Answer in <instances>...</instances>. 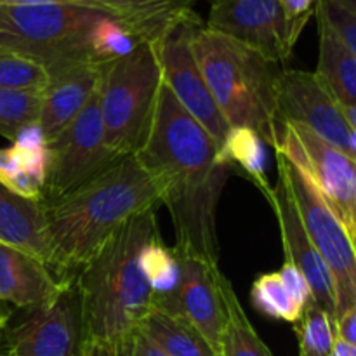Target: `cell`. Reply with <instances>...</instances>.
Instances as JSON below:
<instances>
[{
  "label": "cell",
  "instance_id": "6da1fadb",
  "mask_svg": "<svg viewBox=\"0 0 356 356\" xmlns=\"http://www.w3.org/2000/svg\"><path fill=\"white\" fill-rule=\"evenodd\" d=\"M218 145L162 82L152 124L134 153L165 205L181 256L219 266L218 205L229 169Z\"/></svg>",
  "mask_w": 356,
  "mask_h": 356
},
{
  "label": "cell",
  "instance_id": "7a4b0ae2",
  "mask_svg": "<svg viewBox=\"0 0 356 356\" xmlns=\"http://www.w3.org/2000/svg\"><path fill=\"white\" fill-rule=\"evenodd\" d=\"M156 233V209L134 216L75 277L86 356H129L132 339L153 305L141 252Z\"/></svg>",
  "mask_w": 356,
  "mask_h": 356
},
{
  "label": "cell",
  "instance_id": "3957f363",
  "mask_svg": "<svg viewBox=\"0 0 356 356\" xmlns=\"http://www.w3.org/2000/svg\"><path fill=\"white\" fill-rule=\"evenodd\" d=\"M159 204L155 183L132 153L66 197L44 205L51 271L59 280H73L117 229Z\"/></svg>",
  "mask_w": 356,
  "mask_h": 356
},
{
  "label": "cell",
  "instance_id": "277c9868",
  "mask_svg": "<svg viewBox=\"0 0 356 356\" xmlns=\"http://www.w3.org/2000/svg\"><path fill=\"white\" fill-rule=\"evenodd\" d=\"M139 42L120 21L92 7L0 6V51L37 63L49 76L79 65L104 68Z\"/></svg>",
  "mask_w": 356,
  "mask_h": 356
},
{
  "label": "cell",
  "instance_id": "5b68a950",
  "mask_svg": "<svg viewBox=\"0 0 356 356\" xmlns=\"http://www.w3.org/2000/svg\"><path fill=\"white\" fill-rule=\"evenodd\" d=\"M191 52L212 99L229 127H249L270 146L277 141L275 87L280 70L259 52L198 24Z\"/></svg>",
  "mask_w": 356,
  "mask_h": 356
},
{
  "label": "cell",
  "instance_id": "8992f818",
  "mask_svg": "<svg viewBox=\"0 0 356 356\" xmlns=\"http://www.w3.org/2000/svg\"><path fill=\"white\" fill-rule=\"evenodd\" d=\"M162 72L155 45L139 42L129 54L103 68L99 104L104 134L117 156L138 152L152 124Z\"/></svg>",
  "mask_w": 356,
  "mask_h": 356
},
{
  "label": "cell",
  "instance_id": "52a82bcc",
  "mask_svg": "<svg viewBox=\"0 0 356 356\" xmlns=\"http://www.w3.org/2000/svg\"><path fill=\"white\" fill-rule=\"evenodd\" d=\"M277 165L278 174L287 183L309 242L332 275L337 320L344 312L356 308L355 242L299 167L280 153H277Z\"/></svg>",
  "mask_w": 356,
  "mask_h": 356
},
{
  "label": "cell",
  "instance_id": "ba28073f",
  "mask_svg": "<svg viewBox=\"0 0 356 356\" xmlns=\"http://www.w3.org/2000/svg\"><path fill=\"white\" fill-rule=\"evenodd\" d=\"M47 177L42 191L44 205L66 197L122 159L106 143L97 90L80 113L47 143Z\"/></svg>",
  "mask_w": 356,
  "mask_h": 356
},
{
  "label": "cell",
  "instance_id": "9c48e42d",
  "mask_svg": "<svg viewBox=\"0 0 356 356\" xmlns=\"http://www.w3.org/2000/svg\"><path fill=\"white\" fill-rule=\"evenodd\" d=\"M275 153L291 160L306 174L350 238L356 236V165L350 159L308 131L291 122H278Z\"/></svg>",
  "mask_w": 356,
  "mask_h": 356
},
{
  "label": "cell",
  "instance_id": "30bf717a",
  "mask_svg": "<svg viewBox=\"0 0 356 356\" xmlns=\"http://www.w3.org/2000/svg\"><path fill=\"white\" fill-rule=\"evenodd\" d=\"M0 339L10 356H86L80 292L75 278L63 280L51 301L13 315Z\"/></svg>",
  "mask_w": 356,
  "mask_h": 356
},
{
  "label": "cell",
  "instance_id": "8fae6325",
  "mask_svg": "<svg viewBox=\"0 0 356 356\" xmlns=\"http://www.w3.org/2000/svg\"><path fill=\"white\" fill-rule=\"evenodd\" d=\"M198 24H202V19L197 14L184 17L172 24L153 45L160 63L162 82L169 87L181 106L209 132L218 148H221L232 127L212 99L211 90L191 52V33Z\"/></svg>",
  "mask_w": 356,
  "mask_h": 356
},
{
  "label": "cell",
  "instance_id": "7c38bea8",
  "mask_svg": "<svg viewBox=\"0 0 356 356\" xmlns=\"http://www.w3.org/2000/svg\"><path fill=\"white\" fill-rule=\"evenodd\" d=\"M275 117L312 131L350 159L356 156V131L346 124L341 103L313 72L280 70L275 87Z\"/></svg>",
  "mask_w": 356,
  "mask_h": 356
},
{
  "label": "cell",
  "instance_id": "4fadbf2b",
  "mask_svg": "<svg viewBox=\"0 0 356 356\" xmlns=\"http://www.w3.org/2000/svg\"><path fill=\"white\" fill-rule=\"evenodd\" d=\"M204 26L254 49L275 65L287 61L294 49L278 0H216Z\"/></svg>",
  "mask_w": 356,
  "mask_h": 356
},
{
  "label": "cell",
  "instance_id": "5bb4252c",
  "mask_svg": "<svg viewBox=\"0 0 356 356\" xmlns=\"http://www.w3.org/2000/svg\"><path fill=\"white\" fill-rule=\"evenodd\" d=\"M177 256L181 278L176 292L170 298L153 299L152 306L186 318L219 353L226 325V308L221 292L222 271L219 266H211L197 257Z\"/></svg>",
  "mask_w": 356,
  "mask_h": 356
},
{
  "label": "cell",
  "instance_id": "9a60e30c",
  "mask_svg": "<svg viewBox=\"0 0 356 356\" xmlns=\"http://www.w3.org/2000/svg\"><path fill=\"white\" fill-rule=\"evenodd\" d=\"M264 197L270 202L278 219L285 261L294 264L299 273L306 278L312 289L313 305L320 306L323 312H327L336 320V291H334L332 275L313 243L309 242L287 183L280 174H278L277 184L271 186V190Z\"/></svg>",
  "mask_w": 356,
  "mask_h": 356
},
{
  "label": "cell",
  "instance_id": "2e32d148",
  "mask_svg": "<svg viewBox=\"0 0 356 356\" xmlns=\"http://www.w3.org/2000/svg\"><path fill=\"white\" fill-rule=\"evenodd\" d=\"M103 68L79 65L49 76L40 94L37 131L44 143H51L76 115L99 87Z\"/></svg>",
  "mask_w": 356,
  "mask_h": 356
},
{
  "label": "cell",
  "instance_id": "e0dca14e",
  "mask_svg": "<svg viewBox=\"0 0 356 356\" xmlns=\"http://www.w3.org/2000/svg\"><path fill=\"white\" fill-rule=\"evenodd\" d=\"M63 287L51 268L31 254L0 243V299L16 309L51 301Z\"/></svg>",
  "mask_w": 356,
  "mask_h": 356
},
{
  "label": "cell",
  "instance_id": "ac0fdd59",
  "mask_svg": "<svg viewBox=\"0 0 356 356\" xmlns=\"http://www.w3.org/2000/svg\"><path fill=\"white\" fill-rule=\"evenodd\" d=\"M0 243L31 254L49 266L44 204L14 193L0 183Z\"/></svg>",
  "mask_w": 356,
  "mask_h": 356
},
{
  "label": "cell",
  "instance_id": "d6986e66",
  "mask_svg": "<svg viewBox=\"0 0 356 356\" xmlns=\"http://www.w3.org/2000/svg\"><path fill=\"white\" fill-rule=\"evenodd\" d=\"M141 42L156 44L172 24L195 16L193 0H94Z\"/></svg>",
  "mask_w": 356,
  "mask_h": 356
},
{
  "label": "cell",
  "instance_id": "ffe728a7",
  "mask_svg": "<svg viewBox=\"0 0 356 356\" xmlns=\"http://www.w3.org/2000/svg\"><path fill=\"white\" fill-rule=\"evenodd\" d=\"M49 149L37 127L24 132L10 148H0V183L24 198L42 202Z\"/></svg>",
  "mask_w": 356,
  "mask_h": 356
},
{
  "label": "cell",
  "instance_id": "44dd1931",
  "mask_svg": "<svg viewBox=\"0 0 356 356\" xmlns=\"http://www.w3.org/2000/svg\"><path fill=\"white\" fill-rule=\"evenodd\" d=\"M139 330L169 356H219L197 327L177 313L152 306Z\"/></svg>",
  "mask_w": 356,
  "mask_h": 356
},
{
  "label": "cell",
  "instance_id": "7402d4cb",
  "mask_svg": "<svg viewBox=\"0 0 356 356\" xmlns=\"http://www.w3.org/2000/svg\"><path fill=\"white\" fill-rule=\"evenodd\" d=\"M318 65L313 73L341 104L356 106V54L323 23H318Z\"/></svg>",
  "mask_w": 356,
  "mask_h": 356
},
{
  "label": "cell",
  "instance_id": "603a6c76",
  "mask_svg": "<svg viewBox=\"0 0 356 356\" xmlns=\"http://www.w3.org/2000/svg\"><path fill=\"white\" fill-rule=\"evenodd\" d=\"M221 292L226 308V325L222 330L219 356H273L247 318L232 282L222 275Z\"/></svg>",
  "mask_w": 356,
  "mask_h": 356
},
{
  "label": "cell",
  "instance_id": "cb8c5ba5",
  "mask_svg": "<svg viewBox=\"0 0 356 356\" xmlns=\"http://www.w3.org/2000/svg\"><path fill=\"white\" fill-rule=\"evenodd\" d=\"M263 139L256 131L249 127H232L221 148L218 149V159L229 169L238 167L254 186L266 195L273 184L266 176V152L263 148Z\"/></svg>",
  "mask_w": 356,
  "mask_h": 356
},
{
  "label": "cell",
  "instance_id": "d4e9b609",
  "mask_svg": "<svg viewBox=\"0 0 356 356\" xmlns=\"http://www.w3.org/2000/svg\"><path fill=\"white\" fill-rule=\"evenodd\" d=\"M141 268L153 291V299L170 298L181 278V263L176 250L169 249L156 233L141 252Z\"/></svg>",
  "mask_w": 356,
  "mask_h": 356
},
{
  "label": "cell",
  "instance_id": "484cf974",
  "mask_svg": "<svg viewBox=\"0 0 356 356\" xmlns=\"http://www.w3.org/2000/svg\"><path fill=\"white\" fill-rule=\"evenodd\" d=\"M42 90L0 89V136L16 141L37 127Z\"/></svg>",
  "mask_w": 356,
  "mask_h": 356
},
{
  "label": "cell",
  "instance_id": "4316f807",
  "mask_svg": "<svg viewBox=\"0 0 356 356\" xmlns=\"http://www.w3.org/2000/svg\"><path fill=\"white\" fill-rule=\"evenodd\" d=\"M250 299L257 312L282 322L298 323L305 312L287 292L278 271L259 275L250 289Z\"/></svg>",
  "mask_w": 356,
  "mask_h": 356
},
{
  "label": "cell",
  "instance_id": "83f0119b",
  "mask_svg": "<svg viewBox=\"0 0 356 356\" xmlns=\"http://www.w3.org/2000/svg\"><path fill=\"white\" fill-rule=\"evenodd\" d=\"M299 341V356H330L336 343V320L320 306L309 302L294 323Z\"/></svg>",
  "mask_w": 356,
  "mask_h": 356
},
{
  "label": "cell",
  "instance_id": "f1b7e54d",
  "mask_svg": "<svg viewBox=\"0 0 356 356\" xmlns=\"http://www.w3.org/2000/svg\"><path fill=\"white\" fill-rule=\"evenodd\" d=\"M49 75L45 68L26 58L0 51V89L44 90Z\"/></svg>",
  "mask_w": 356,
  "mask_h": 356
},
{
  "label": "cell",
  "instance_id": "f546056e",
  "mask_svg": "<svg viewBox=\"0 0 356 356\" xmlns=\"http://www.w3.org/2000/svg\"><path fill=\"white\" fill-rule=\"evenodd\" d=\"M315 16L356 54V13L332 0H318Z\"/></svg>",
  "mask_w": 356,
  "mask_h": 356
},
{
  "label": "cell",
  "instance_id": "4dcf8cb0",
  "mask_svg": "<svg viewBox=\"0 0 356 356\" xmlns=\"http://www.w3.org/2000/svg\"><path fill=\"white\" fill-rule=\"evenodd\" d=\"M278 3L287 19L292 44L296 45L308 21L315 16L318 0H278Z\"/></svg>",
  "mask_w": 356,
  "mask_h": 356
},
{
  "label": "cell",
  "instance_id": "1f68e13d",
  "mask_svg": "<svg viewBox=\"0 0 356 356\" xmlns=\"http://www.w3.org/2000/svg\"><path fill=\"white\" fill-rule=\"evenodd\" d=\"M278 275H280L282 282H284L289 294L292 296V299H294L302 309H305L309 302H313L312 289H309L306 278L299 273V270L294 266V264L285 261L284 266H282L280 271H278Z\"/></svg>",
  "mask_w": 356,
  "mask_h": 356
},
{
  "label": "cell",
  "instance_id": "d6a6232c",
  "mask_svg": "<svg viewBox=\"0 0 356 356\" xmlns=\"http://www.w3.org/2000/svg\"><path fill=\"white\" fill-rule=\"evenodd\" d=\"M336 336L356 346V308L348 309L336 320Z\"/></svg>",
  "mask_w": 356,
  "mask_h": 356
},
{
  "label": "cell",
  "instance_id": "836d02e7",
  "mask_svg": "<svg viewBox=\"0 0 356 356\" xmlns=\"http://www.w3.org/2000/svg\"><path fill=\"white\" fill-rule=\"evenodd\" d=\"M129 356H169L165 351L160 350L148 336L138 330L132 339V346L131 351H129Z\"/></svg>",
  "mask_w": 356,
  "mask_h": 356
},
{
  "label": "cell",
  "instance_id": "e575fe53",
  "mask_svg": "<svg viewBox=\"0 0 356 356\" xmlns=\"http://www.w3.org/2000/svg\"><path fill=\"white\" fill-rule=\"evenodd\" d=\"M44 3H72V6H83L99 9L94 0H0V6H44ZM101 10V9H99Z\"/></svg>",
  "mask_w": 356,
  "mask_h": 356
},
{
  "label": "cell",
  "instance_id": "d590c367",
  "mask_svg": "<svg viewBox=\"0 0 356 356\" xmlns=\"http://www.w3.org/2000/svg\"><path fill=\"white\" fill-rule=\"evenodd\" d=\"M330 356H356V346L346 343V341L336 337V343H334Z\"/></svg>",
  "mask_w": 356,
  "mask_h": 356
},
{
  "label": "cell",
  "instance_id": "8d00e7d4",
  "mask_svg": "<svg viewBox=\"0 0 356 356\" xmlns=\"http://www.w3.org/2000/svg\"><path fill=\"white\" fill-rule=\"evenodd\" d=\"M14 309H16L14 306H10L9 302H6V301H2V299H0V330L6 329L7 323L10 322L13 315L16 313Z\"/></svg>",
  "mask_w": 356,
  "mask_h": 356
},
{
  "label": "cell",
  "instance_id": "74e56055",
  "mask_svg": "<svg viewBox=\"0 0 356 356\" xmlns=\"http://www.w3.org/2000/svg\"><path fill=\"white\" fill-rule=\"evenodd\" d=\"M332 2L339 3V6L346 7V9L353 10V13H356V0H332Z\"/></svg>",
  "mask_w": 356,
  "mask_h": 356
},
{
  "label": "cell",
  "instance_id": "f35d334b",
  "mask_svg": "<svg viewBox=\"0 0 356 356\" xmlns=\"http://www.w3.org/2000/svg\"><path fill=\"white\" fill-rule=\"evenodd\" d=\"M0 356H10L9 350H7V346H6V344L2 343V339H0Z\"/></svg>",
  "mask_w": 356,
  "mask_h": 356
},
{
  "label": "cell",
  "instance_id": "ab89813d",
  "mask_svg": "<svg viewBox=\"0 0 356 356\" xmlns=\"http://www.w3.org/2000/svg\"><path fill=\"white\" fill-rule=\"evenodd\" d=\"M209 2H211V3H212V2H216V0H209Z\"/></svg>",
  "mask_w": 356,
  "mask_h": 356
}]
</instances>
